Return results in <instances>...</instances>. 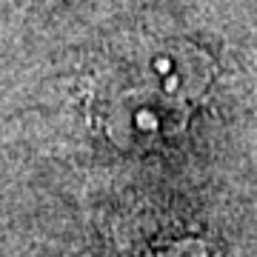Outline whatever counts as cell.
I'll return each mask as SVG.
<instances>
[{"instance_id":"obj_1","label":"cell","mask_w":257,"mask_h":257,"mask_svg":"<svg viewBox=\"0 0 257 257\" xmlns=\"http://www.w3.org/2000/svg\"><path fill=\"white\" fill-rule=\"evenodd\" d=\"M152 257H209V248L203 240H177L172 246L155 251Z\"/></svg>"}]
</instances>
